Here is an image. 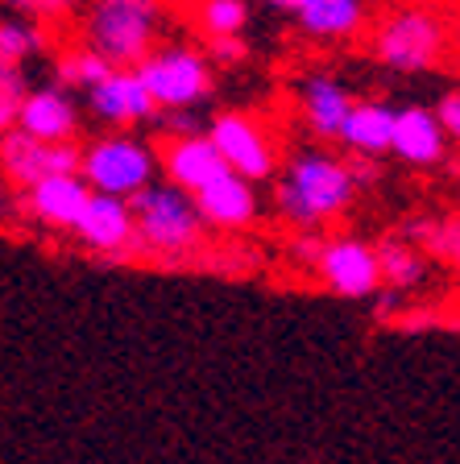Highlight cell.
Listing matches in <instances>:
<instances>
[{"mask_svg": "<svg viewBox=\"0 0 460 464\" xmlns=\"http://www.w3.org/2000/svg\"><path fill=\"white\" fill-rule=\"evenodd\" d=\"M274 199H279V216L287 224H295L299 232H319L328 220H336V216H345L353 208L357 187L340 158L303 150L287 166V179L279 183Z\"/></svg>", "mask_w": 460, "mask_h": 464, "instance_id": "6da1fadb", "label": "cell"}, {"mask_svg": "<svg viewBox=\"0 0 460 464\" xmlns=\"http://www.w3.org/2000/svg\"><path fill=\"white\" fill-rule=\"evenodd\" d=\"M129 212H133L137 241L145 253H158L166 261H179L203 245V228L195 203L187 191L171 183H150L137 195H129Z\"/></svg>", "mask_w": 460, "mask_h": 464, "instance_id": "7a4b0ae2", "label": "cell"}, {"mask_svg": "<svg viewBox=\"0 0 460 464\" xmlns=\"http://www.w3.org/2000/svg\"><path fill=\"white\" fill-rule=\"evenodd\" d=\"M158 42V0H96L87 17V50L108 67H137Z\"/></svg>", "mask_w": 460, "mask_h": 464, "instance_id": "3957f363", "label": "cell"}, {"mask_svg": "<svg viewBox=\"0 0 460 464\" xmlns=\"http://www.w3.org/2000/svg\"><path fill=\"white\" fill-rule=\"evenodd\" d=\"M153 170H158L153 145L137 137H100L87 150H79V179L96 195L129 199L153 183Z\"/></svg>", "mask_w": 460, "mask_h": 464, "instance_id": "277c9868", "label": "cell"}, {"mask_svg": "<svg viewBox=\"0 0 460 464\" xmlns=\"http://www.w3.org/2000/svg\"><path fill=\"white\" fill-rule=\"evenodd\" d=\"M444 50H448V25H444L432 9L394 13V17L377 29V42H374V54L382 58V67L398 71V75L436 71Z\"/></svg>", "mask_w": 460, "mask_h": 464, "instance_id": "5b68a950", "label": "cell"}, {"mask_svg": "<svg viewBox=\"0 0 460 464\" xmlns=\"http://www.w3.org/2000/svg\"><path fill=\"white\" fill-rule=\"evenodd\" d=\"M133 71L158 108H191V104H200L203 96H211V87H216L208 58L187 46L150 50Z\"/></svg>", "mask_w": 460, "mask_h": 464, "instance_id": "8992f818", "label": "cell"}, {"mask_svg": "<svg viewBox=\"0 0 460 464\" xmlns=\"http://www.w3.org/2000/svg\"><path fill=\"white\" fill-rule=\"evenodd\" d=\"M79 241L87 245L100 257L125 261V257H142V241H137L133 228V212H129V199H116V195H87L83 212H79L75 228H71Z\"/></svg>", "mask_w": 460, "mask_h": 464, "instance_id": "52a82bcc", "label": "cell"}, {"mask_svg": "<svg viewBox=\"0 0 460 464\" xmlns=\"http://www.w3.org/2000/svg\"><path fill=\"white\" fill-rule=\"evenodd\" d=\"M208 141L216 145L220 162L229 166L232 174L250 179V183H261L274 174V145L261 133V125L245 112H220L208 125Z\"/></svg>", "mask_w": 460, "mask_h": 464, "instance_id": "ba28073f", "label": "cell"}, {"mask_svg": "<svg viewBox=\"0 0 460 464\" xmlns=\"http://www.w3.org/2000/svg\"><path fill=\"white\" fill-rule=\"evenodd\" d=\"M0 170L29 191L46 174H79V145L38 141V137L21 133V129H9V133H0Z\"/></svg>", "mask_w": 460, "mask_h": 464, "instance_id": "9c48e42d", "label": "cell"}, {"mask_svg": "<svg viewBox=\"0 0 460 464\" xmlns=\"http://www.w3.org/2000/svg\"><path fill=\"white\" fill-rule=\"evenodd\" d=\"M316 270L324 278L328 290L345 295V299H369L382 290L377 282V261H374V245L357 241V237H336L324 241L316 257Z\"/></svg>", "mask_w": 460, "mask_h": 464, "instance_id": "30bf717a", "label": "cell"}, {"mask_svg": "<svg viewBox=\"0 0 460 464\" xmlns=\"http://www.w3.org/2000/svg\"><path fill=\"white\" fill-rule=\"evenodd\" d=\"M158 166L166 170V183L179 187V191L195 195L200 187H208L211 179H220L229 166L220 162L216 145L208 141V133H191V137H166L158 150H153Z\"/></svg>", "mask_w": 460, "mask_h": 464, "instance_id": "8fae6325", "label": "cell"}, {"mask_svg": "<svg viewBox=\"0 0 460 464\" xmlns=\"http://www.w3.org/2000/svg\"><path fill=\"white\" fill-rule=\"evenodd\" d=\"M191 203L203 224L224 228V232H240L258 220V191H253L250 179H240L232 170H224L220 179H211L208 187H200L191 195Z\"/></svg>", "mask_w": 460, "mask_h": 464, "instance_id": "7c38bea8", "label": "cell"}, {"mask_svg": "<svg viewBox=\"0 0 460 464\" xmlns=\"http://www.w3.org/2000/svg\"><path fill=\"white\" fill-rule=\"evenodd\" d=\"M87 100H92V112L108 125H145L158 112L133 67H113L96 87H87Z\"/></svg>", "mask_w": 460, "mask_h": 464, "instance_id": "4fadbf2b", "label": "cell"}, {"mask_svg": "<svg viewBox=\"0 0 460 464\" xmlns=\"http://www.w3.org/2000/svg\"><path fill=\"white\" fill-rule=\"evenodd\" d=\"M13 129L38 137V141H75L79 112H75V104H71V92H63L58 83L25 92L21 112H17V125Z\"/></svg>", "mask_w": 460, "mask_h": 464, "instance_id": "5bb4252c", "label": "cell"}, {"mask_svg": "<svg viewBox=\"0 0 460 464\" xmlns=\"http://www.w3.org/2000/svg\"><path fill=\"white\" fill-rule=\"evenodd\" d=\"M390 154H398L411 166H440L448 162V137L436 125L432 108H394Z\"/></svg>", "mask_w": 460, "mask_h": 464, "instance_id": "9a60e30c", "label": "cell"}, {"mask_svg": "<svg viewBox=\"0 0 460 464\" xmlns=\"http://www.w3.org/2000/svg\"><path fill=\"white\" fill-rule=\"evenodd\" d=\"M92 187L79 179V174H46L25 191L29 212L38 216L42 224H54V228H75L79 212H83Z\"/></svg>", "mask_w": 460, "mask_h": 464, "instance_id": "2e32d148", "label": "cell"}, {"mask_svg": "<svg viewBox=\"0 0 460 464\" xmlns=\"http://www.w3.org/2000/svg\"><path fill=\"white\" fill-rule=\"evenodd\" d=\"M348 108H353V96L345 92L340 79L311 75L303 83V116H307V125H311V133L324 137V141H340Z\"/></svg>", "mask_w": 460, "mask_h": 464, "instance_id": "e0dca14e", "label": "cell"}, {"mask_svg": "<svg viewBox=\"0 0 460 464\" xmlns=\"http://www.w3.org/2000/svg\"><path fill=\"white\" fill-rule=\"evenodd\" d=\"M295 17L307 38L345 42L365 25V0H303Z\"/></svg>", "mask_w": 460, "mask_h": 464, "instance_id": "ac0fdd59", "label": "cell"}, {"mask_svg": "<svg viewBox=\"0 0 460 464\" xmlns=\"http://www.w3.org/2000/svg\"><path fill=\"white\" fill-rule=\"evenodd\" d=\"M390 133H394V108L382 104V100H369V104L348 108L340 141L361 158H382L390 154Z\"/></svg>", "mask_w": 460, "mask_h": 464, "instance_id": "d6986e66", "label": "cell"}, {"mask_svg": "<svg viewBox=\"0 0 460 464\" xmlns=\"http://www.w3.org/2000/svg\"><path fill=\"white\" fill-rule=\"evenodd\" d=\"M374 261H377V282L386 290H394V295L419 290L427 282V257L406 237H382L374 245Z\"/></svg>", "mask_w": 460, "mask_h": 464, "instance_id": "ffe728a7", "label": "cell"}, {"mask_svg": "<svg viewBox=\"0 0 460 464\" xmlns=\"http://www.w3.org/2000/svg\"><path fill=\"white\" fill-rule=\"evenodd\" d=\"M406 241L423 253L427 261H440L448 270H456L460 261V220L456 216H423V220L406 224Z\"/></svg>", "mask_w": 460, "mask_h": 464, "instance_id": "44dd1931", "label": "cell"}, {"mask_svg": "<svg viewBox=\"0 0 460 464\" xmlns=\"http://www.w3.org/2000/svg\"><path fill=\"white\" fill-rule=\"evenodd\" d=\"M108 71H113V67H108L96 50H75V54L58 58V87H63V92H71V87L87 92V87H96Z\"/></svg>", "mask_w": 460, "mask_h": 464, "instance_id": "7402d4cb", "label": "cell"}, {"mask_svg": "<svg viewBox=\"0 0 460 464\" xmlns=\"http://www.w3.org/2000/svg\"><path fill=\"white\" fill-rule=\"evenodd\" d=\"M245 21H250V5L245 0H200V29L208 38L240 34Z\"/></svg>", "mask_w": 460, "mask_h": 464, "instance_id": "603a6c76", "label": "cell"}, {"mask_svg": "<svg viewBox=\"0 0 460 464\" xmlns=\"http://www.w3.org/2000/svg\"><path fill=\"white\" fill-rule=\"evenodd\" d=\"M42 46V34L21 21H0V67H21Z\"/></svg>", "mask_w": 460, "mask_h": 464, "instance_id": "cb8c5ba5", "label": "cell"}, {"mask_svg": "<svg viewBox=\"0 0 460 464\" xmlns=\"http://www.w3.org/2000/svg\"><path fill=\"white\" fill-rule=\"evenodd\" d=\"M398 332H411V336H423V332H440L444 328H456V315L452 311H440L436 303H419V307H403V311H394L390 319Z\"/></svg>", "mask_w": 460, "mask_h": 464, "instance_id": "d4e9b609", "label": "cell"}, {"mask_svg": "<svg viewBox=\"0 0 460 464\" xmlns=\"http://www.w3.org/2000/svg\"><path fill=\"white\" fill-rule=\"evenodd\" d=\"M21 100H25V79H21V71L13 67L0 75V133H9V129L17 125Z\"/></svg>", "mask_w": 460, "mask_h": 464, "instance_id": "484cf974", "label": "cell"}, {"mask_svg": "<svg viewBox=\"0 0 460 464\" xmlns=\"http://www.w3.org/2000/svg\"><path fill=\"white\" fill-rule=\"evenodd\" d=\"M250 58V42L240 34H220V38H208V63L211 67H240Z\"/></svg>", "mask_w": 460, "mask_h": 464, "instance_id": "4316f807", "label": "cell"}, {"mask_svg": "<svg viewBox=\"0 0 460 464\" xmlns=\"http://www.w3.org/2000/svg\"><path fill=\"white\" fill-rule=\"evenodd\" d=\"M436 125H440L444 129V137H448V141H452V137H456L460 133V96H456V92H444V96H440V104H436Z\"/></svg>", "mask_w": 460, "mask_h": 464, "instance_id": "83f0119b", "label": "cell"}, {"mask_svg": "<svg viewBox=\"0 0 460 464\" xmlns=\"http://www.w3.org/2000/svg\"><path fill=\"white\" fill-rule=\"evenodd\" d=\"M153 116H158V112H153ZM158 121H162V129H166L171 137H191V133H200V121H195L187 108H162V116H158Z\"/></svg>", "mask_w": 460, "mask_h": 464, "instance_id": "f1b7e54d", "label": "cell"}, {"mask_svg": "<svg viewBox=\"0 0 460 464\" xmlns=\"http://www.w3.org/2000/svg\"><path fill=\"white\" fill-rule=\"evenodd\" d=\"M345 170H348V179H353V187H357V191L382 179V166H377V158H361V154H357L353 162H345Z\"/></svg>", "mask_w": 460, "mask_h": 464, "instance_id": "f546056e", "label": "cell"}, {"mask_svg": "<svg viewBox=\"0 0 460 464\" xmlns=\"http://www.w3.org/2000/svg\"><path fill=\"white\" fill-rule=\"evenodd\" d=\"M319 249H324V241H319L316 232H299V237H295V245H290V257H295L299 266H311V270H316V257H319Z\"/></svg>", "mask_w": 460, "mask_h": 464, "instance_id": "4dcf8cb0", "label": "cell"}, {"mask_svg": "<svg viewBox=\"0 0 460 464\" xmlns=\"http://www.w3.org/2000/svg\"><path fill=\"white\" fill-rule=\"evenodd\" d=\"M13 5H17V9H29V13H46V17L79 9V0H13Z\"/></svg>", "mask_w": 460, "mask_h": 464, "instance_id": "1f68e13d", "label": "cell"}, {"mask_svg": "<svg viewBox=\"0 0 460 464\" xmlns=\"http://www.w3.org/2000/svg\"><path fill=\"white\" fill-rule=\"evenodd\" d=\"M394 311H398V295H394V290H386L382 299H377V307H374V319H377V324H390Z\"/></svg>", "mask_w": 460, "mask_h": 464, "instance_id": "d6a6232c", "label": "cell"}, {"mask_svg": "<svg viewBox=\"0 0 460 464\" xmlns=\"http://www.w3.org/2000/svg\"><path fill=\"white\" fill-rule=\"evenodd\" d=\"M269 5H274V9H287V13H295L299 5H303V0H269Z\"/></svg>", "mask_w": 460, "mask_h": 464, "instance_id": "836d02e7", "label": "cell"}, {"mask_svg": "<svg viewBox=\"0 0 460 464\" xmlns=\"http://www.w3.org/2000/svg\"><path fill=\"white\" fill-rule=\"evenodd\" d=\"M0 216H5V195H0Z\"/></svg>", "mask_w": 460, "mask_h": 464, "instance_id": "e575fe53", "label": "cell"}, {"mask_svg": "<svg viewBox=\"0 0 460 464\" xmlns=\"http://www.w3.org/2000/svg\"><path fill=\"white\" fill-rule=\"evenodd\" d=\"M5 71H13V67H0V75H5Z\"/></svg>", "mask_w": 460, "mask_h": 464, "instance_id": "d590c367", "label": "cell"}]
</instances>
